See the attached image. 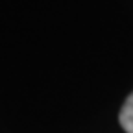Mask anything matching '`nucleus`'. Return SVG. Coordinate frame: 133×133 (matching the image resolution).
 Wrapping results in <instances>:
<instances>
[{
  "label": "nucleus",
  "mask_w": 133,
  "mask_h": 133,
  "mask_svg": "<svg viewBox=\"0 0 133 133\" xmlns=\"http://www.w3.org/2000/svg\"><path fill=\"white\" fill-rule=\"evenodd\" d=\"M120 126L124 128L126 133H133V92L128 96V100L124 102L122 109H120Z\"/></svg>",
  "instance_id": "f257e3e1"
}]
</instances>
